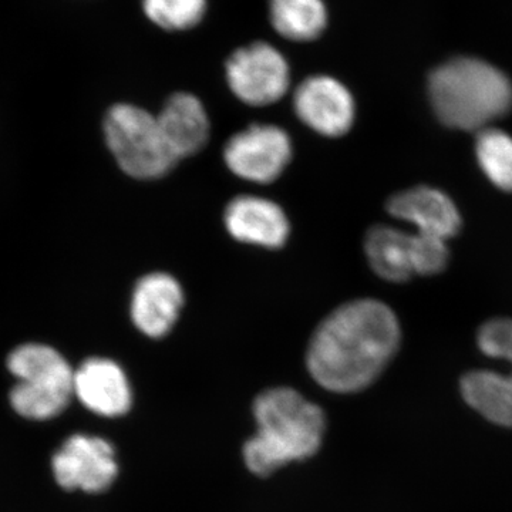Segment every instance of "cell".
<instances>
[{"label": "cell", "mask_w": 512, "mask_h": 512, "mask_svg": "<svg viewBox=\"0 0 512 512\" xmlns=\"http://www.w3.org/2000/svg\"><path fill=\"white\" fill-rule=\"evenodd\" d=\"M400 346V325L386 303L356 299L330 312L312 333L306 367L323 389L349 394L375 383Z\"/></svg>", "instance_id": "cell-1"}, {"label": "cell", "mask_w": 512, "mask_h": 512, "mask_svg": "<svg viewBox=\"0 0 512 512\" xmlns=\"http://www.w3.org/2000/svg\"><path fill=\"white\" fill-rule=\"evenodd\" d=\"M254 417L258 431L245 443L244 461L256 476H269L286 464L315 456L322 446L325 413L291 387L259 394Z\"/></svg>", "instance_id": "cell-2"}, {"label": "cell", "mask_w": 512, "mask_h": 512, "mask_svg": "<svg viewBox=\"0 0 512 512\" xmlns=\"http://www.w3.org/2000/svg\"><path fill=\"white\" fill-rule=\"evenodd\" d=\"M430 99L441 123L481 131L512 107V84L500 70L477 59H457L430 79Z\"/></svg>", "instance_id": "cell-3"}, {"label": "cell", "mask_w": 512, "mask_h": 512, "mask_svg": "<svg viewBox=\"0 0 512 512\" xmlns=\"http://www.w3.org/2000/svg\"><path fill=\"white\" fill-rule=\"evenodd\" d=\"M6 365L18 379L10 392V404L26 419H53L74 396L73 369L50 346L40 343L19 346L10 353Z\"/></svg>", "instance_id": "cell-4"}, {"label": "cell", "mask_w": 512, "mask_h": 512, "mask_svg": "<svg viewBox=\"0 0 512 512\" xmlns=\"http://www.w3.org/2000/svg\"><path fill=\"white\" fill-rule=\"evenodd\" d=\"M104 140L121 171L136 180H158L180 163L157 116L136 104H114L103 121Z\"/></svg>", "instance_id": "cell-5"}, {"label": "cell", "mask_w": 512, "mask_h": 512, "mask_svg": "<svg viewBox=\"0 0 512 512\" xmlns=\"http://www.w3.org/2000/svg\"><path fill=\"white\" fill-rule=\"evenodd\" d=\"M484 355L510 362L512 369V319H493L478 332ZM461 394L471 409L497 426L512 429V370L508 375L474 370L463 376Z\"/></svg>", "instance_id": "cell-6"}, {"label": "cell", "mask_w": 512, "mask_h": 512, "mask_svg": "<svg viewBox=\"0 0 512 512\" xmlns=\"http://www.w3.org/2000/svg\"><path fill=\"white\" fill-rule=\"evenodd\" d=\"M225 79L241 103L251 107L272 106L291 89V66L278 47L258 40L229 55Z\"/></svg>", "instance_id": "cell-7"}, {"label": "cell", "mask_w": 512, "mask_h": 512, "mask_svg": "<svg viewBox=\"0 0 512 512\" xmlns=\"http://www.w3.org/2000/svg\"><path fill=\"white\" fill-rule=\"evenodd\" d=\"M291 137L276 124H251L225 144L222 157L228 170L242 180L271 184L292 161Z\"/></svg>", "instance_id": "cell-8"}, {"label": "cell", "mask_w": 512, "mask_h": 512, "mask_svg": "<svg viewBox=\"0 0 512 512\" xmlns=\"http://www.w3.org/2000/svg\"><path fill=\"white\" fill-rule=\"evenodd\" d=\"M296 117L319 136H345L355 124L352 93L330 74H312L296 87L292 97Z\"/></svg>", "instance_id": "cell-9"}, {"label": "cell", "mask_w": 512, "mask_h": 512, "mask_svg": "<svg viewBox=\"0 0 512 512\" xmlns=\"http://www.w3.org/2000/svg\"><path fill=\"white\" fill-rule=\"evenodd\" d=\"M52 470L64 490L97 494L109 490L116 481L119 464L109 441L74 434L53 456Z\"/></svg>", "instance_id": "cell-10"}, {"label": "cell", "mask_w": 512, "mask_h": 512, "mask_svg": "<svg viewBox=\"0 0 512 512\" xmlns=\"http://www.w3.org/2000/svg\"><path fill=\"white\" fill-rule=\"evenodd\" d=\"M184 302L183 286L173 275L151 272L137 282L131 293V320L147 338H164L180 319Z\"/></svg>", "instance_id": "cell-11"}, {"label": "cell", "mask_w": 512, "mask_h": 512, "mask_svg": "<svg viewBox=\"0 0 512 512\" xmlns=\"http://www.w3.org/2000/svg\"><path fill=\"white\" fill-rule=\"evenodd\" d=\"M227 232L235 241L268 249L284 248L291 234L285 211L256 195H238L224 212Z\"/></svg>", "instance_id": "cell-12"}, {"label": "cell", "mask_w": 512, "mask_h": 512, "mask_svg": "<svg viewBox=\"0 0 512 512\" xmlns=\"http://www.w3.org/2000/svg\"><path fill=\"white\" fill-rule=\"evenodd\" d=\"M74 396L90 412L120 417L133 403L130 382L121 366L104 357H90L74 372Z\"/></svg>", "instance_id": "cell-13"}, {"label": "cell", "mask_w": 512, "mask_h": 512, "mask_svg": "<svg viewBox=\"0 0 512 512\" xmlns=\"http://www.w3.org/2000/svg\"><path fill=\"white\" fill-rule=\"evenodd\" d=\"M387 211L394 218L410 222L420 234L447 241L458 234L461 217L456 204L436 188L419 187L397 192L387 201Z\"/></svg>", "instance_id": "cell-14"}, {"label": "cell", "mask_w": 512, "mask_h": 512, "mask_svg": "<svg viewBox=\"0 0 512 512\" xmlns=\"http://www.w3.org/2000/svg\"><path fill=\"white\" fill-rule=\"evenodd\" d=\"M157 119L165 141L178 160L200 153L210 140V117L204 103L195 94H171Z\"/></svg>", "instance_id": "cell-15"}, {"label": "cell", "mask_w": 512, "mask_h": 512, "mask_svg": "<svg viewBox=\"0 0 512 512\" xmlns=\"http://www.w3.org/2000/svg\"><path fill=\"white\" fill-rule=\"evenodd\" d=\"M365 254L370 268L384 281L400 284L414 275L412 234L375 225L366 232Z\"/></svg>", "instance_id": "cell-16"}, {"label": "cell", "mask_w": 512, "mask_h": 512, "mask_svg": "<svg viewBox=\"0 0 512 512\" xmlns=\"http://www.w3.org/2000/svg\"><path fill=\"white\" fill-rule=\"evenodd\" d=\"M272 29L293 43H311L325 33L329 10L325 0H268Z\"/></svg>", "instance_id": "cell-17"}, {"label": "cell", "mask_w": 512, "mask_h": 512, "mask_svg": "<svg viewBox=\"0 0 512 512\" xmlns=\"http://www.w3.org/2000/svg\"><path fill=\"white\" fill-rule=\"evenodd\" d=\"M477 160L488 180L500 190L512 192V137L495 128L478 131Z\"/></svg>", "instance_id": "cell-18"}, {"label": "cell", "mask_w": 512, "mask_h": 512, "mask_svg": "<svg viewBox=\"0 0 512 512\" xmlns=\"http://www.w3.org/2000/svg\"><path fill=\"white\" fill-rule=\"evenodd\" d=\"M144 16L165 32L197 28L208 10V0H141Z\"/></svg>", "instance_id": "cell-19"}, {"label": "cell", "mask_w": 512, "mask_h": 512, "mask_svg": "<svg viewBox=\"0 0 512 512\" xmlns=\"http://www.w3.org/2000/svg\"><path fill=\"white\" fill-rule=\"evenodd\" d=\"M447 241L431 235L412 234V262L414 275L440 274L448 262Z\"/></svg>", "instance_id": "cell-20"}]
</instances>
